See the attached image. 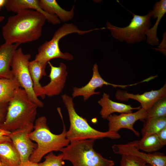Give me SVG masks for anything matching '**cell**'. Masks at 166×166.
Masks as SVG:
<instances>
[{"label": "cell", "instance_id": "cell-6", "mask_svg": "<svg viewBox=\"0 0 166 166\" xmlns=\"http://www.w3.org/2000/svg\"><path fill=\"white\" fill-rule=\"evenodd\" d=\"M93 30H82L72 23L64 24L55 31L50 40L46 41L39 47L34 60L47 64L50 60L54 58L72 60L73 58L72 55L69 53L61 51L59 45L60 40L70 34L77 33L82 35Z\"/></svg>", "mask_w": 166, "mask_h": 166}, {"label": "cell", "instance_id": "cell-15", "mask_svg": "<svg viewBox=\"0 0 166 166\" xmlns=\"http://www.w3.org/2000/svg\"><path fill=\"white\" fill-rule=\"evenodd\" d=\"M5 7L8 11L16 13L23 10H35L43 14L47 21L53 25L59 24L61 22L55 15L49 14L42 9L39 0H6Z\"/></svg>", "mask_w": 166, "mask_h": 166}, {"label": "cell", "instance_id": "cell-9", "mask_svg": "<svg viewBox=\"0 0 166 166\" xmlns=\"http://www.w3.org/2000/svg\"><path fill=\"white\" fill-rule=\"evenodd\" d=\"M113 152L121 155H131L140 158L151 166H166V156L162 153H148L140 151L137 140L125 144H115L112 146Z\"/></svg>", "mask_w": 166, "mask_h": 166}, {"label": "cell", "instance_id": "cell-29", "mask_svg": "<svg viewBox=\"0 0 166 166\" xmlns=\"http://www.w3.org/2000/svg\"><path fill=\"white\" fill-rule=\"evenodd\" d=\"M11 132L0 129V143L12 142L9 136Z\"/></svg>", "mask_w": 166, "mask_h": 166}, {"label": "cell", "instance_id": "cell-28", "mask_svg": "<svg viewBox=\"0 0 166 166\" xmlns=\"http://www.w3.org/2000/svg\"><path fill=\"white\" fill-rule=\"evenodd\" d=\"M8 103L0 101V125L3 124L5 121Z\"/></svg>", "mask_w": 166, "mask_h": 166}, {"label": "cell", "instance_id": "cell-22", "mask_svg": "<svg viewBox=\"0 0 166 166\" xmlns=\"http://www.w3.org/2000/svg\"><path fill=\"white\" fill-rule=\"evenodd\" d=\"M21 87L16 78H0V101L9 103L14 97L17 89Z\"/></svg>", "mask_w": 166, "mask_h": 166}, {"label": "cell", "instance_id": "cell-23", "mask_svg": "<svg viewBox=\"0 0 166 166\" xmlns=\"http://www.w3.org/2000/svg\"><path fill=\"white\" fill-rule=\"evenodd\" d=\"M141 130L142 137L156 133L166 126V116L147 118Z\"/></svg>", "mask_w": 166, "mask_h": 166}, {"label": "cell", "instance_id": "cell-12", "mask_svg": "<svg viewBox=\"0 0 166 166\" xmlns=\"http://www.w3.org/2000/svg\"><path fill=\"white\" fill-rule=\"evenodd\" d=\"M92 70V76L87 84L81 87H74L73 88L72 94L73 98L81 96L83 97L84 100L86 101L92 96L99 94L100 92H96L95 90L98 88H101L104 85H110L114 88L120 87L124 88L136 85L135 83L128 85H118L107 82L100 75L97 63L93 65Z\"/></svg>", "mask_w": 166, "mask_h": 166}, {"label": "cell", "instance_id": "cell-20", "mask_svg": "<svg viewBox=\"0 0 166 166\" xmlns=\"http://www.w3.org/2000/svg\"><path fill=\"white\" fill-rule=\"evenodd\" d=\"M39 3L43 10L49 14L55 15L61 21L66 22L73 18L74 6L71 10H66L61 8L55 0H39Z\"/></svg>", "mask_w": 166, "mask_h": 166}, {"label": "cell", "instance_id": "cell-36", "mask_svg": "<svg viewBox=\"0 0 166 166\" xmlns=\"http://www.w3.org/2000/svg\"><path fill=\"white\" fill-rule=\"evenodd\" d=\"M120 166H121L120 165Z\"/></svg>", "mask_w": 166, "mask_h": 166}, {"label": "cell", "instance_id": "cell-24", "mask_svg": "<svg viewBox=\"0 0 166 166\" xmlns=\"http://www.w3.org/2000/svg\"><path fill=\"white\" fill-rule=\"evenodd\" d=\"M137 143L140 150L148 153L157 151L164 146L156 134L142 137L140 140H137Z\"/></svg>", "mask_w": 166, "mask_h": 166}, {"label": "cell", "instance_id": "cell-33", "mask_svg": "<svg viewBox=\"0 0 166 166\" xmlns=\"http://www.w3.org/2000/svg\"><path fill=\"white\" fill-rule=\"evenodd\" d=\"M5 17L3 16H0V23L2 22L4 19Z\"/></svg>", "mask_w": 166, "mask_h": 166}, {"label": "cell", "instance_id": "cell-4", "mask_svg": "<svg viewBox=\"0 0 166 166\" xmlns=\"http://www.w3.org/2000/svg\"><path fill=\"white\" fill-rule=\"evenodd\" d=\"M66 108L69 118L70 127L66 131V137L70 142L88 139H100L109 138L117 139L121 138L118 132L108 131L102 132L91 127L86 119L78 115L74 107L73 98L66 94L61 96Z\"/></svg>", "mask_w": 166, "mask_h": 166}, {"label": "cell", "instance_id": "cell-13", "mask_svg": "<svg viewBox=\"0 0 166 166\" xmlns=\"http://www.w3.org/2000/svg\"><path fill=\"white\" fill-rule=\"evenodd\" d=\"M115 97L117 100L121 101H127L129 99L136 100L140 104L141 108L147 111L159 100L166 97V84L165 83L158 90H152L141 94H134L127 91L118 90Z\"/></svg>", "mask_w": 166, "mask_h": 166}, {"label": "cell", "instance_id": "cell-26", "mask_svg": "<svg viewBox=\"0 0 166 166\" xmlns=\"http://www.w3.org/2000/svg\"><path fill=\"white\" fill-rule=\"evenodd\" d=\"M44 158L43 162L38 163L39 166H63L65 164L62 153L57 156L52 152Z\"/></svg>", "mask_w": 166, "mask_h": 166}, {"label": "cell", "instance_id": "cell-3", "mask_svg": "<svg viewBox=\"0 0 166 166\" xmlns=\"http://www.w3.org/2000/svg\"><path fill=\"white\" fill-rule=\"evenodd\" d=\"M38 107L25 90L19 88L8 103L5 120L0 129L12 132L34 124Z\"/></svg>", "mask_w": 166, "mask_h": 166}, {"label": "cell", "instance_id": "cell-18", "mask_svg": "<svg viewBox=\"0 0 166 166\" xmlns=\"http://www.w3.org/2000/svg\"><path fill=\"white\" fill-rule=\"evenodd\" d=\"M47 64L33 60L30 61L29 68L32 80L33 89L36 96L44 99L45 96L43 87L40 83L39 81L43 77L46 76L45 69Z\"/></svg>", "mask_w": 166, "mask_h": 166}, {"label": "cell", "instance_id": "cell-35", "mask_svg": "<svg viewBox=\"0 0 166 166\" xmlns=\"http://www.w3.org/2000/svg\"><path fill=\"white\" fill-rule=\"evenodd\" d=\"M146 166H151L150 165L148 164H147Z\"/></svg>", "mask_w": 166, "mask_h": 166}, {"label": "cell", "instance_id": "cell-32", "mask_svg": "<svg viewBox=\"0 0 166 166\" xmlns=\"http://www.w3.org/2000/svg\"><path fill=\"white\" fill-rule=\"evenodd\" d=\"M6 0H0V9L5 6Z\"/></svg>", "mask_w": 166, "mask_h": 166}, {"label": "cell", "instance_id": "cell-1", "mask_svg": "<svg viewBox=\"0 0 166 166\" xmlns=\"http://www.w3.org/2000/svg\"><path fill=\"white\" fill-rule=\"evenodd\" d=\"M46 19L42 14L32 10H21L9 17L2 28L5 43L20 44L36 41L42 35Z\"/></svg>", "mask_w": 166, "mask_h": 166}, {"label": "cell", "instance_id": "cell-11", "mask_svg": "<svg viewBox=\"0 0 166 166\" xmlns=\"http://www.w3.org/2000/svg\"><path fill=\"white\" fill-rule=\"evenodd\" d=\"M146 117L147 111L141 108L134 113L111 114L106 119L108 121V131L118 132L121 129L126 128L139 136L140 134L134 128V124L138 120L144 121Z\"/></svg>", "mask_w": 166, "mask_h": 166}, {"label": "cell", "instance_id": "cell-7", "mask_svg": "<svg viewBox=\"0 0 166 166\" xmlns=\"http://www.w3.org/2000/svg\"><path fill=\"white\" fill-rule=\"evenodd\" d=\"M132 14V18L125 27H117L109 22H107V28L113 37L121 42L125 41L128 43L139 42L146 39V33L151 26L152 10L144 15Z\"/></svg>", "mask_w": 166, "mask_h": 166}, {"label": "cell", "instance_id": "cell-19", "mask_svg": "<svg viewBox=\"0 0 166 166\" xmlns=\"http://www.w3.org/2000/svg\"><path fill=\"white\" fill-rule=\"evenodd\" d=\"M166 13V0H161L156 2L152 10L151 17L156 19V21L151 28L146 32L147 42L149 44L157 45L159 43V40L157 36V31L159 24L162 18Z\"/></svg>", "mask_w": 166, "mask_h": 166}, {"label": "cell", "instance_id": "cell-31", "mask_svg": "<svg viewBox=\"0 0 166 166\" xmlns=\"http://www.w3.org/2000/svg\"><path fill=\"white\" fill-rule=\"evenodd\" d=\"M20 166H39L38 163H35L29 160L24 162H21Z\"/></svg>", "mask_w": 166, "mask_h": 166}, {"label": "cell", "instance_id": "cell-16", "mask_svg": "<svg viewBox=\"0 0 166 166\" xmlns=\"http://www.w3.org/2000/svg\"><path fill=\"white\" fill-rule=\"evenodd\" d=\"M98 104L102 108L100 114L102 118L106 119L110 115L114 113H132L133 110H139L140 106L133 107L130 105H128L112 101L109 98V96L104 93L102 97L98 101Z\"/></svg>", "mask_w": 166, "mask_h": 166}, {"label": "cell", "instance_id": "cell-30", "mask_svg": "<svg viewBox=\"0 0 166 166\" xmlns=\"http://www.w3.org/2000/svg\"><path fill=\"white\" fill-rule=\"evenodd\" d=\"M158 138L164 146L166 144V126L161 129L156 133Z\"/></svg>", "mask_w": 166, "mask_h": 166}, {"label": "cell", "instance_id": "cell-25", "mask_svg": "<svg viewBox=\"0 0 166 166\" xmlns=\"http://www.w3.org/2000/svg\"><path fill=\"white\" fill-rule=\"evenodd\" d=\"M166 116V97L159 100L149 110L147 111L146 119L153 117Z\"/></svg>", "mask_w": 166, "mask_h": 166}, {"label": "cell", "instance_id": "cell-14", "mask_svg": "<svg viewBox=\"0 0 166 166\" xmlns=\"http://www.w3.org/2000/svg\"><path fill=\"white\" fill-rule=\"evenodd\" d=\"M50 68L49 76L50 82L43 86L45 96L51 97L59 95L64 88L68 72L66 65L61 62L58 67L55 66L50 61L48 62Z\"/></svg>", "mask_w": 166, "mask_h": 166}, {"label": "cell", "instance_id": "cell-8", "mask_svg": "<svg viewBox=\"0 0 166 166\" xmlns=\"http://www.w3.org/2000/svg\"><path fill=\"white\" fill-rule=\"evenodd\" d=\"M31 58V55L24 53L21 48H18L13 57L11 71L20 86L25 90L30 98L38 107L42 108L44 106V104L34 93L29 70V64Z\"/></svg>", "mask_w": 166, "mask_h": 166}, {"label": "cell", "instance_id": "cell-17", "mask_svg": "<svg viewBox=\"0 0 166 166\" xmlns=\"http://www.w3.org/2000/svg\"><path fill=\"white\" fill-rule=\"evenodd\" d=\"M20 45L5 42L0 46V78L14 77L11 71V65L14 53Z\"/></svg>", "mask_w": 166, "mask_h": 166}, {"label": "cell", "instance_id": "cell-2", "mask_svg": "<svg viewBox=\"0 0 166 166\" xmlns=\"http://www.w3.org/2000/svg\"><path fill=\"white\" fill-rule=\"evenodd\" d=\"M58 112L63 123V130L59 134L52 133L44 116L40 117L35 121L33 130L28 134L31 140L36 143L37 147L30 156L29 160L38 163L45 155L53 151H60L70 142L66 137V128L60 110Z\"/></svg>", "mask_w": 166, "mask_h": 166}, {"label": "cell", "instance_id": "cell-34", "mask_svg": "<svg viewBox=\"0 0 166 166\" xmlns=\"http://www.w3.org/2000/svg\"><path fill=\"white\" fill-rule=\"evenodd\" d=\"M0 166H7L4 164L0 160Z\"/></svg>", "mask_w": 166, "mask_h": 166}, {"label": "cell", "instance_id": "cell-5", "mask_svg": "<svg viewBox=\"0 0 166 166\" xmlns=\"http://www.w3.org/2000/svg\"><path fill=\"white\" fill-rule=\"evenodd\" d=\"M94 140L88 139L70 142L60 151L63 160L70 161L73 166H113V160L105 158L95 151Z\"/></svg>", "mask_w": 166, "mask_h": 166}, {"label": "cell", "instance_id": "cell-10", "mask_svg": "<svg viewBox=\"0 0 166 166\" xmlns=\"http://www.w3.org/2000/svg\"><path fill=\"white\" fill-rule=\"evenodd\" d=\"M34 125L30 124L22 128L11 132L9 136L19 155L21 162L29 160L37 147V144L33 142L28 135L33 130Z\"/></svg>", "mask_w": 166, "mask_h": 166}, {"label": "cell", "instance_id": "cell-27", "mask_svg": "<svg viewBox=\"0 0 166 166\" xmlns=\"http://www.w3.org/2000/svg\"><path fill=\"white\" fill-rule=\"evenodd\" d=\"M121 166H146L147 164L143 160L131 155H122L120 163Z\"/></svg>", "mask_w": 166, "mask_h": 166}, {"label": "cell", "instance_id": "cell-21", "mask_svg": "<svg viewBox=\"0 0 166 166\" xmlns=\"http://www.w3.org/2000/svg\"><path fill=\"white\" fill-rule=\"evenodd\" d=\"M0 160L7 166H20V156L12 142L0 143Z\"/></svg>", "mask_w": 166, "mask_h": 166}]
</instances>
